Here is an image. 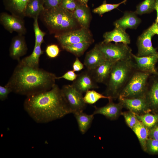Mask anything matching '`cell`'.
Returning <instances> with one entry per match:
<instances>
[{
	"label": "cell",
	"mask_w": 158,
	"mask_h": 158,
	"mask_svg": "<svg viewBox=\"0 0 158 158\" xmlns=\"http://www.w3.org/2000/svg\"><path fill=\"white\" fill-rule=\"evenodd\" d=\"M45 52L49 58H54L58 56L60 49L57 45L51 44L47 46L45 49Z\"/></svg>",
	"instance_id": "836d02e7"
},
{
	"label": "cell",
	"mask_w": 158,
	"mask_h": 158,
	"mask_svg": "<svg viewBox=\"0 0 158 158\" xmlns=\"http://www.w3.org/2000/svg\"><path fill=\"white\" fill-rule=\"evenodd\" d=\"M149 138L158 140V123L149 130Z\"/></svg>",
	"instance_id": "60d3db41"
},
{
	"label": "cell",
	"mask_w": 158,
	"mask_h": 158,
	"mask_svg": "<svg viewBox=\"0 0 158 158\" xmlns=\"http://www.w3.org/2000/svg\"><path fill=\"white\" fill-rule=\"evenodd\" d=\"M135 12L125 11L123 16L114 23L115 27L126 30L128 28L136 29L141 22V20Z\"/></svg>",
	"instance_id": "2e32d148"
},
{
	"label": "cell",
	"mask_w": 158,
	"mask_h": 158,
	"mask_svg": "<svg viewBox=\"0 0 158 158\" xmlns=\"http://www.w3.org/2000/svg\"><path fill=\"white\" fill-rule=\"evenodd\" d=\"M97 45L87 52L85 57L83 64L87 69L92 70L106 60Z\"/></svg>",
	"instance_id": "e0dca14e"
},
{
	"label": "cell",
	"mask_w": 158,
	"mask_h": 158,
	"mask_svg": "<svg viewBox=\"0 0 158 158\" xmlns=\"http://www.w3.org/2000/svg\"><path fill=\"white\" fill-rule=\"evenodd\" d=\"M103 36V42L105 43L113 42L116 43H121L128 44L130 42V36L126 30L119 28L115 27L112 30L106 32Z\"/></svg>",
	"instance_id": "ac0fdd59"
},
{
	"label": "cell",
	"mask_w": 158,
	"mask_h": 158,
	"mask_svg": "<svg viewBox=\"0 0 158 158\" xmlns=\"http://www.w3.org/2000/svg\"><path fill=\"white\" fill-rule=\"evenodd\" d=\"M155 0H145L137 7L135 13L138 15L149 13L154 10Z\"/></svg>",
	"instance_id": "f1b7e54d"
},
{
	"label": "cell",
	"mask_w": 158,
	"mask_h": 158,
	"mask_svg": "<svg viewBox=\"0 0 158 158\" xmlns=\"http://www.w3.org/2000/svg\"><path fill=\"white\" fill-rule=\"evenodd\" d=\"M38 17H37L34 19L33 28L35 37V44L41 45L44 42V37L46 33L40 29L38 23Z\"/></svg>",
	"instance_id": "1f68e13d"
},
{
	"label": "cell",
	"mask_w": 158,
	"mask_h": 158,
	"mask_svg": "<svg viewBox=\"0 0 158 158\" xmlns=\"http://www.w3.org/2000/svg\"><path fill=\"white\" fill-rule=\"evenodd\" d=\"M43 53L40 44H35L33 50L30 55L18 61L28 66L33 68H39L40 58Z\"/></svg>",
	"instance_id": "603a6c76"
},
{
	"label": "cell",
	"mask_w": 158,
	"mask_h": 158,
	"mask_svg": "<svg viewBox=\"0 0 158 158\" xmlns=\"http://www.w3.org/2000/svg\"><path fill=\"white\" fill-rule=\"evenodd\" d=\"M84 64L77 57L73 64V70L75 72L80 71L84 68Z\"/></svg>",
	"instance_id": "ab89813d"
},
{
	"label": "cell",
	"mask_w": 158,
	"mask_h": 158,
	"mask_svg": "<svg viewBox=\"0 0 158 158\" xmlns=\"http://www.w3.org/2000/svg\"><path fill=\"white\" fill-rule=\"evenodd\" d=\"M62 0H44L45 9H47L60 6Z\"/></svg>",
	"instance_id": "8d00e7d4"
},
{
	"label": "cell",
	"mask_w": 158,
	"mask_h": 158,
	"mask_svg": "<svg viewBox=\"0 0 158 158\" xmlns=\"http://www.w3.org/2000/svg\"><path fill=\"white\" fill-rule=\"evenodd\" d=\"M154 35L149 28L145 30L138 38L136 56L142 57L158 54L156 49L152 46V39Z\"/></svg>",
	"instance_id": "8fae6325"
},
{
	"label": "cell",
	"mask_w": 158,
	"mask_h": 158,
	"mask_svg": "<svg viewBox=\"0 0 158 158\" xmlns=\"http://www.w3.org/2000/svg\"><path fill=\"white\" fill-rule=\"evenodd\" d=\"M135 69L132 58L115 62L104 83L105 95L112 99L118 98Z\"/></svg>",
	"instance_id": "3957f363"
},
{
	"label": "cell",
	"mask_w": 158,
	"mask_h": 158,
	"mask_svg": "<svg viewBox=\"0 0 158 158\" xmlns=\"http://www.w3.org/2000/svg\"><path fill=\"white\" fill-rule=\"evenodd\" d=\"M1 24L4 28L10 33L16 32L23 35L26 32L22 18L6 13H2L0 16Z\"/></svg>",
	"instance_id": "30bf717a"
},
{
	"label": "cell",
	"mask_w": 158,
	"mask_h": 158,
	"mask_svg": "<svg viewBox=\"0 0 158 158\" xmlns=\"http://www.w3.org/2000/svg\"><path fill=\"white\" fill-rule=\"evenodd\" d=\"M132 58L136 70L150 74L157 73L155 65L158 61V54L139 57L132 54Z\"/></svg>",
	"instance_id": "4fadbf2b"
},
{
	"label": "cell",
	"mask_w": 158,
	"mask_h": 158,
	"mask_svg": "<svg viewBox=\"0 0 158 158\" xmlns=\"http://www.w3.org/2000/svg\"><path fill=\"white\" fill-rule=\"evenodd\" d=\"M150 74L135 69L118 98H134L145 96Z\"/></svg>",
	"instance_id": "5b68a950"
},
{
	"label": "cell",
	"mask_w": 158,
	"mask_h": 158,
	"mask_svg": "<svg viewBox=\"0 0 158 158\" xmlns=\"http://www.w3.org/2000/svg\"><path fill=\"white\" fill-rule=\"evenodd\" d=\"M23 107L38 123H49L71 113L61 89L56 84L49 90L27 96Z\"/></svg>",
	"instance_id": "6da1fadb"
},
{
	"label": "cell",
	"mask_w": 158,
	"mask_h": 158,
	"mask_svg": "<svg viewBox=\"0 0 158 158\" xmlns=\"http://www.w3.org/2000/svg\"><path fill=\"white\" fill-rule=\"evenodd\" d=\"M81 4L87 6V4L88 0H79Z\"/></svg>",
	"instance_id": "ee69618b"
},
{
	"label": "cell",
	"mask_w": 158,
	"mask_h": 158,
	"mask_svg": "<svg viewBox=\"0 0 158 158\" xmlns=\"http://www.w3.org/2000/svg\"><path fill=\"white\" fill-rule=\"evenodd\" d=\"M114 62L106 60L94 69L90 70L97 83H105L107 79L114 63Z\"/></svg>",
	"instance_id": "d6986e66"
},
{
	"label": "cell",
	"mask_w": 158,
	"mask_h": 158,
	"mask_svg": "<svg viewBox=\"0 0 158 158\" xmlns=\"http://www.w3.org/2000/svg\"><path fill=\"white\" fill-rule=\"evenodd\" d=\"M18 62L6 85L12 92L28 96L49 90L56 84L54 74Z\"/></svg>",
	"instance_id": "7a4b0ae2"
},
{
	"label": "cell",
	"mask_w": 158,
	"mask_h": 158,
	"mask_svg": "<svg viewBox=\"0 0 158 158\" xmlns=\"http://www.w3.org/2000/svg\"><path fill=\"white\" fill-rule=\"evenodd\" d=\"M29 0H3L6 9L12 14L22 18Z\"/></svg>",
	"instance_id": "ffe728a7"
},
{
	"label": "cell",
	"mask_w": 158,
	"mask_h": 158,
	"mask_svg": "<svg viewBox=\"0 0 158 158\" xmlns=\"http://www.w3.org/2000/svg\"><path fill=\"white\" fill-rule=\"evenodd\" d=\"M154 10L156 11L157 15L155 22L158 24V0H155Z\"/></svg>",
	"instance_id": "7bdbcfd3"
},
{
	"label": "cell",
	"mask_w": 158,
	"mask_h": 158,
	"mask_svg": "<svg viewBox=\"0 0 158 158\" xmlns=\"http://www.w3.org/2000/svg\"><path fill=\"white\" fill-rule=\"evenodd\" d=\"M73 14L76 20L83 28L88 27L90 15L87 6L82 4H77Z\"/></svg>",
	"instance_id": "d4e9b609"
},
{
	"label": "cell",
	"mask_w": 158,
	"mask_h": 158,
	"mask_svg": "<svg viewBox=\"0 0 158 158\" xmlns=\"http://www.w3.org/2000/svg\"><path fill=\"white\" fill-rule=\"evenodd\" d=\"M44 10V0H29L25 10L24 16L34 19L38 17Z\"/></svg>",
	"instance_id": "7402d4cb"
},
{
	"label": "cell",
	"mask_w": 158,
	"mask_h": 158,
	"mask_svg": "<svg viewBox=\"0 0 158 158\" xmlns=\"http://www.w3.org/2000/svg\"><path fill=\"white\" fill-rule=\"evenodd\" d=\"M28 48L25 37L18 34L12 39L9 49V55L11 58L19 61L20 58L26 54Z\"/></svg>",
	"instance_id": "5bb4252c"
},
{
	"label": "cell",
	"mask_w": 158,
	"mask_h": 158,
	"mask_svg": "<svg viewBox=\"0 0 158 158\" xmlns=\"http://www.w3.org/2000/svg\"><path fill=\"white\" fill-rule=\"evenodd\" d=\"M63 97L71 113L83 111L86 108L83 94L77 91L71 85H65L61 89Z\"/></svg>",
	"instance_id": "52a82bcc"
},
{
	"label": "cell",
	"mask_w": 158,
	"mask_h": 158,
	"mask_svg": "<svg viewBox=\"0 0 158 158\" xmlns=\"http://www.w3.org/2000/svg\"><path fill=\"white\" fill-rule=\"evenodd\" d=\"M148 28L154 35H158V24L157 23H154Z\"/></svg>",
	"instance_id": "b9f144b4"
},
{
	"label": "cell",
	"mask_w": 158,
	"mask_h": 158,
	"mask_svg": "<svg viewBox=\"0 0 158 158\" xmlns=\"http://www.w3.org/2000/svg\"><path fill=\"white\" fill-rule=\"evenodd\" d=\"M119 100L123 107L135 114H142L148 113L150 110L145 96L134 98H122L119 99Z\"/></svg>",
	"instance_id": "7c38bea8"
},
{
	"label": "cell",
	"mask_w": 158,
	"mask_h": 158,
	"mask_svg": "<svg viewBox=\"0 0 158 158\" xmlns=\"http://www.w3.org/2000/svg\"><path fill=\"white\" fill-rule=\"evenodd\" d=\"M97 45L107 60L116 62L132 58V49L128 44L102 42Z\"/></svg>",
	"instance_id": "8992f818"
},
{
	"label": "cell",
	"mask_w": 158,
	"mask_h": 158,
	"mask_svg": "<svg viewBox=\"0 0 158 158\" xmlns=\"http://www.w3.org/2000/svg\"><path fill=\"white\" fill-rule=\"evenodd\" d=\"M146 148V151L151 153H158V140L149 138L147 142Z\"/></svg>",
	"instance_id": "e575fe53"
},
{
	"label": "cell",
	"mask_w": 158,
	"mask_h": 158,
	"mask_svg": "<svg viewBox=\"0 0 158 158\" xmlns=\"http://www.w3.org/2000/svg\"><path fill=\"white\" fill-rule=\"evenodd\" d=\"M132 129L137 137L143 150L146 151V144L149 138V129L139 120Z\"/></svg>",
	"instance_id": "484cf974"
},
{
	"label": "cell",
	"mask_w": 158,
	"mask_h": 158,
	"mask_svg": "<svg viewBox=\"0 0 158 158\" xmlns=\"http://www.w3.org/2000/svg\"><path fill=\"white\" fill-rule=\"evenodd\" d=\"M78 75L73 70H69L64 73L62 76L56 77V79L63 78L66 80L73 81L76 78Z\"/></svg>",
	"instance_id": "74e56055"
},
{
	"label": "cell",
	"mask_w": 158,
	"mask_h": 158,
	"mask_svg": "<svg viewBox=\"0 0 158 158\" xmlns=\"http://www.w3.org/2000/svg\"><path fill=\"white\" fill-rule=\"evenodd\" d=\"M151 84H149L148 83L145 97L150 108L157 109H158V78L154 79Z\"/></svg>",
	"instance_id": "44dd1931"
},
{
	"label": "cell",
	"mask_w": 158,
	"mask_h": 158,
	"mask_svg": "<svg viewBox=\"0 0 158 158\" xmlns=\"http://www.w3.org/2000/svg\"><path fill=\"white\" fill-rule=\"evenodd\" d=\"M61 47L82 42H91L90 36L86 28L58 34L56 36Z\"/></svg>",
	"instance_id": "ba28073f"
},
{
	"label": "cell",
	"mask_w": 158,
	"mask_h": 158,
	"mask_svg": "<svg viewBox=\"0 0 158 158\" xmlns=\"http://www.w3.org/2000/svg\"><path fill=\"white\" fill-rule=\"evenodd\" d=\"M101 99H111L110 97L103 95L94 90H89L85 92L83 97L85 102L86 104H92L95 103Z\"/></svg>",
	"instance_id": "f546056e"
},
{
	"label": "cell",
	"mask_w": 158,
	"mask_h": 158,
	"mask_svg": "<svg viewBox=\"0 0 158 158\" xmlns=\"http://www.w3.org/2000/svg\"><path fill=\"white\" fill-rule=\"evenodd\" d=\"M71 85L83 94L88 90L99 87L97 83L94 79L91 71L87 69L78 75Z\"/></svg>",
	"instance_id": "9c48e42d"
},
{
	"label": "cell",
	"mask_w": 158,
	"mask_h": 158,
	"mask_svg": "<svg viewBox=\"0 0 158 158\" xmlns=\"http://www.w3.org/2000/svg\"><path fill=\"white\" fill-rule=\"evenodd\" d=\"M12 92L11 89L6 85L4 86L0 85V99L1 101L5 100L9 94Z\"/></svg>",
	"instance_id": "f35d334b"
},
{
	"label": "cell",
	"mask_w": 158,
	"mask_h": 158,
	"mask_svg": "<svg viewBox=\"0 0 158 158\" xmlns=\"http://www.w3.org/2000/svg\"><path fill=\"white\" fill-rule=\"evenodd\" d=\"M76 119L79 129L81 133L84 134L90 128L94 118V115L87 114L83 111L73 114Z\"/></svg>",
	"instance_id": "cb8c5ba5"
},
{
	"label": "cell",
	"mask_w": 158,
	"mask_h": 158,
	"mask_svg": "<svg viewBox=\"0 0 158 158\" xmlns=\"http://www.w3.org/2000/svg\"><path fill=\"white\" fill-rule=\"evenodd\" d=\"M121 114L123 116L128 126L132 129L138 120L135 114L130 111L121 113Z\"/></svg>",
	"instance_id": "d6a6232c"
},
{
	"label": "cell",
	"mask_w": 158,
	"mask_h": 158,
	"mask_svg": "<svg viewBox=\"0 0 158 158\" xmlns=\"http://www.w3.org/2000/svg\"><path fill=\"white\" fill-rule=\"evenodd\" d=\"M77 5L75 0H62L60 6L71 12L74 11Z\"/></svg>",
	"instance_id": "d590c367"
},
{
	"label": "cell",
	"mask_w": 158,
	"mask_h": 158,
	"mask_svg": "<svg viewBox=\"0 0 158 158\" xmlns=\"http://www.w3.org/2000/svg\"><path fill=\"white\" fill-rule=\"evenodd\" d=\"M40 15L50 30L59 32V34L66 32L76 25V19L73 13L60 6L45 9Z\"/></svg>",
	"instance_id": "277c9868"
},
{
	"label": "cell",
	"mask_w": 158,
	"mask_h": 158,
	"mask_svg": "<svg viewBox=\"0 0 158 158\" xmlns=\"http://www.w3.org/2000/svg\"><path fill=\"white\" fill-rule=\"evenodd\" d=\"M91 44L90 42H82L62 47L67 51L73 54L76 56L79 57L83 54Z\"/></svg>",
	"instance_id": "4316f807"
},
{
	"label": "cell",
	"mask_w": 158,
	"mask_h": 158,
	"mask_svg": "<svg viewBox=\"0 0 158 158\" xmlns=\"http://www.w3.org/2000/svg\"><path fill=\"white\" fill-rule=\"evenodd\" d=\"M127 0H124L119 3L114 4H107L104 2L99 6L94 9L93 11L94 13L101 16L117 8L120 5L125 3Z\"/></svg>",
	"instance_id": "4dcf8cb0"
},
{
	"label": "cell",
	"mask_w": 158,
	"mask_h": 158,
	"mask_svg": "<svg viewBox=\"0 0 158 158\" xmlns=\"http://www.w3.org/2000/svg\"><path fill=\"white\" fill-rule=\"evenodd\" d=\"M112 99H109V103L105 106L101 107H95V110L92 114L102 115L107 118L114 120L116 119L121 114V109L123 107L121 103H115Z\"/></svg>",
	"instance_id": "9a60e30c"
},
{
	"label": "cell",
	"mask_w": 158,
	"mask_h": 158,
	"mask_svg": "<svg viewBox=\"0 0 158 158\" xmlns=\"http://www.w3.org/2000/svg\"><path fill=\"white\" fill-rule=\"evenodd\" d=\"M135 114L138 120L149 130L158 123V114H152L148 113L142 114Z\"/></svg>",
	"instance_id": "83f0119b"
}]
</instances>
